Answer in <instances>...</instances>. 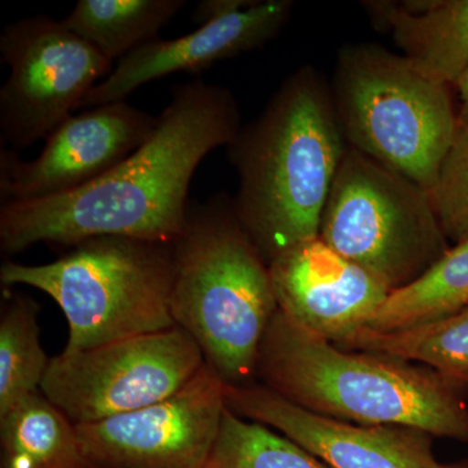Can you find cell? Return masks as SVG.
<instances>
[{
	"instance_id": "1",
	"label": "cell",
	"mask_w": 468,
	"mask_h": 468,
	"mask_svg": "<svg viewBox=\"0 0 468 468\" xmlns=\"http://www.w3.org/2000/svg\"><path fill=\"white\" fill-rule=\"evenodd\" d=\"M239 129L229 89L201 80L175 86L149 141L109 174L63 196L3 203L2 251L16 254L39 242L72 249L97 237L172 245L185 228L197 168Z\"/></svg>"
},
{
	"instance_id": "2",
	"label": "cell",
	"mask_w": 468,
	"mask_h": 468,
	"mask_svg": "<svg viewBox=\"0 0 468 468\" xmlns=\"http://www.w3.org/2000/svg\"><path fill=\"white\" fill-rule=\"evenodd\" d=\"M257 372L264 387L314 414L468 443V378L389 354L343 349L279 309L261 341Z\"/></svg>"
},
{
	"instance_id": "3",
	"label": "cell",
	"mask_w": 468,
	"mask_h": 468,
	"mask_svg": "<svg viewBox=\"0 0 468 468\" xmlns=\"http://www.w3.org/2000/svg\"><path fill=\"white\" fill-rule=\"evenodd\" d=\"M228 158L239 178L234 209L270 261L319 237L346 150L332 89L313 66L286 77L257 120L239 129Z\"/></svg>"
},
{
	"instance_id": "4",
	"label": "cell",
	"mask_w": 468,
	"mask_h": 468,
	"mask_svg": "<svg viewBox=\"0 0 468 468\" xmlns=\"http://www.w3.org/2000/svg\"><path fill=\"white\" fill-rule=\"evenodd\" d=\"M171 314L229 385L257 374L258 356L277 303L270 267L242 227L233 198L218 193L189 202L174 243Z\"/></svg>"
},
{
	"instance_id": "5",
	"label": "cell",
	"mask_w": 468,
	"mask_h": 468,
	"mask_svg": "<svg viewBox=\"0 0 468 468\" xmlns=\"http://www.w3.org/2000/svg\"><path fill=\"white\" fill-rule=\"evenodd\" d=\"M174 243L97 237L51 263L5 261L0 282L50 295L69 328L64 350L79 351L174 328Z\"/></svg>"
},
{
	"instance_id": "6",
	"label": "cell",
	"mask_w": 468,
	"mask_h": 468,
	"mask_svg": "<svg viewBox=\"0 0 468 468\" xmlns=\"http://www.w3.org/2000/svg\"><path fill=\"white\" fill-rule=\"evenodd\" d=\"M331 89L349 147L431 192L460 122L451 86L377 43H347Z\"/></svg>"
},
{
	"instance_id": "7",
	"label": "cell",
	"mask_w": 468,
	"mask_h": 468,
	"mask_svg": "<svg viewBox=\"0 0 468 468\" xmlns=\"http://www.w3.org/2000/svg\"><path fill=\"white\" fill-rule=\"evenodd\" d=\"M319 237L392 292L426 275L452 248L430 192L351 147L326 199Z\"/></svg>"
},
{
	"instance_id": "8",
	"label": "cell",
	"mask_w": 468,
	"mask_h": 468,
	"mask_svg": "<svg viewBox=\"0 0 468 468\" xmlns=\"http://www.w3.org/2000/svg\"><path fill=\"white\" fill-rule=\"evenodd\" d=\"M206 366L184 329L135 335L51 359L41 392L75 424L135 411L174 396Z\"/></svg>"
},
{
	"instance_id": "9",
	"label": "cell",
	"mask_w": 468,
	"mask_h": 468,
	"mask_svg": "<svg viewBox=\"0 0 468 468\" xmlns=\"http://www.w3.org/2000/svg\"><path fill=\"white\" fill-rule=\"evenodd\" d=\"M0 52L11 68L0 89V140L16 153L81 109L113 69L112 61L48 15L5 27Z\"/></svg>"
},
{
	"instance_id": "10",
	"label": "cell",
	"mask_w": 468,
	"mask_h": 468,
	"mask_svg": "<svg viewBox=\"0 0 468 468\" xmlns=\"http://www.w3.org/2000/svg\"><path fill=\"white\" fill-rule=\"evenodd\" d=\"M226 410L227 383L206 363L174 396L76 430L98 468H206Z\"/></svg>"
},
{
	"instance_id": "11",
	"label": "cell",
	"mask_w": 468,
	"mask_h": 468,
	"mask_svg": "<svg viewBox=\"0 0 468 468\" xmlns=\"http://www.w3.org/2000/svg\"><path fill=\"white\" fill-rule=\"evenodd\" d=\"M158 117L126 101L70 115L46 137L38 158L0 151V202L37 201L81 189L149 141Z\"/></svg>"
},
{
	"instance_id": "12",
	"label": "cell",
	"mask_w": 468,
	"mask_h": 468,
	"mask_svg": "<svg viewBox=\"0 0 468 468\" xmlns=\"http://www.w3.org/2000/svg\"><path fill=\"white\" fill-rule=\"evenodd\" d=\"M227 406L297 442L329 468H449L437 460L432 436L423 431L322 417L264 385L227 384Z\"/></svg>"
},
{
	"instance_id": "13",
	"label": "cell",
	"mask_w": 468,
	"mask_h": 468,
	"mask_svg": "<svg viewBox=\"0 0 468 468\" xmlns=\"http://www.w3.org/2000/svg\"><path fill=\"white\" fill-rule=\"evenodd\" d=\"M268 267L277 309L337 346L366 328L393 292L320 237L280 252Z\"/></svg>"
},
{
	"instance_id": "14",
	"label": "cell",
	"mask_w": 468,
	"mask_h": 468,
	"mask_svg": "<svg viewBox=\"0 0 468 468\" xmlns=\"http://www.w3.org/2000/svg\"><path fill=\"white\" fill-rule=\"evenodd\" d=\"M294 3L266 0L174 39L158 38L120 58L86 95L81 109L125 101L147 82L177 72H199L218 61L263 48L288 24Z\"/></svg>"
},
{
	"instance_id": "15",
	"label": "cell",
	"mask_w": 468,
	"mask_h": 468,
	"mask_svg": "<svg viewBox=\"0 0 468 468\" xmlns=\"http://www.w3.org/2000/svg\"><path fill=\"white\" fill-rule=\"evenodd\" d=\"M420 75L454 86L468 69V0L363 2Z\"/></svg>"
},
{
	"instance_id": "16",
	"label": "cell",
	"mask_w": 468,
	"mask_h": 468,
	"mask_svg": "<svg viewBox=\"0 0 468 468\" xmlns=\"http://www.w3.org/2000/svg\"><path fill=\"white\" fill-rule=\"evenodd\" d=\"M2 468H98L76 424L39 390L0 419Z\"/></svg>"
},
{
	"instance_id": "17",
	"label": "cell",
	"mask_w": 468,
	"mask_h": 468,
	"mask_svg": "<svg viewBox=\"0 0 468 468\" xmlns=\"http://www.w3.org/2000/svg\"><path fill=\"white\" fill-rule=\"evenodd\" d=\"M185 0H80L61 24L109 60L159 38Z\"/></svg>"
},
{
	"instance_id": "18",
	"label": "cell",
	"mask_w": 468,
	"mask_h": 468,
	"mask_svg": "<svg viewBox=\"0 0 468 468\" xmlns=\"http://www.w3.org/2000/svg\"><path fill=\"white\" fill-rule=\"evenodd\" d=\"M468 304V241L452 245L435 266L393 292L369 324L381 334L406 331L448 318Z\"/></svg>"
},
{
	"instance_id": "19",
	"label": "cell",
	"mask_w": 468,
	"mask_h": 468,
	"mask_svg": "<svg viewBox=\"0 0 468 468\" xmlns=\"http://www.w3.org/2000/svg\"><path fill=\"white\" fill-rule=\"evenodd\" d=\"M37 311L29 298L7 294L0 320V419L41 390L50 366L39 340Z\"/></svg>"
},
{
	"instance_id": "20",
	"label": "cell",
	"mask_w": 468,
	"mask_h": 468,
	"mask_svg": "<svg viewBox=\"0 0 468 468\" xmlns=\"http://www.w3.org/2000/svg\"><path fill=\"white\" fill-rule=\"evenodd\" d=\"M206 468H329L272 428L228 409Z\"/></svg>"
},
{
	"instance_id": "21",
	"label": "cell",
	"mask_w": 468,
	"mask_h": 468,
	"mask_svg": "<svg viewBox=\"0 0 468 468\" xmlns=\"http://www.w3.org/2000/svg\"><path fill=\"white\" fill-rule=\"evenodd\" d=\"M443 233L451 245L468 241V124L457 132L430 192Z\"/></svg>"
},
{
	"instance_id": "22",
	"label": "cell",
	"mask_w": 468,
	"mask_h": 468,
	"mask_svg": "<svg viewBox=\"0 0 468 468\" xmlns=\"http://www.w3.org/2000/svg\"><path fill=\"white\" fill-rule=\"evenodd\" d=\"M257 0H203L193 14L194 23L199 26L211 23L250 7Z\"/></svg>"
},
{
	"instance_id": "23",
	"label": "cell",
	"mask_w": 468,
	"mask_h": 468,
	"mask_svg": "<svg viewBox=\"0 0 468 468\" xmlns=\"http://www.w3.org/2000/svg\"><path fill=\"white\" fill-rule=\"evenodd\" d=\"M452 88L457 89L458 98H460L458 120L468 124V69Z\"/></svg>"
},
{
	"instance_id": "24",
	"label": "cell",
	"mask_w": 468,
	"mask_h": 468,
	"mask_svg": "<svg viewBox=\"0 0 468 468\" xmlns=\"http://www.w3.org/2000/svg\"><path fill=\"white\" fill-rule=\"evenodd\" d=\"M449 468H468V462H460V463L449 464Z\"/></svg>"
}]
</instances>
